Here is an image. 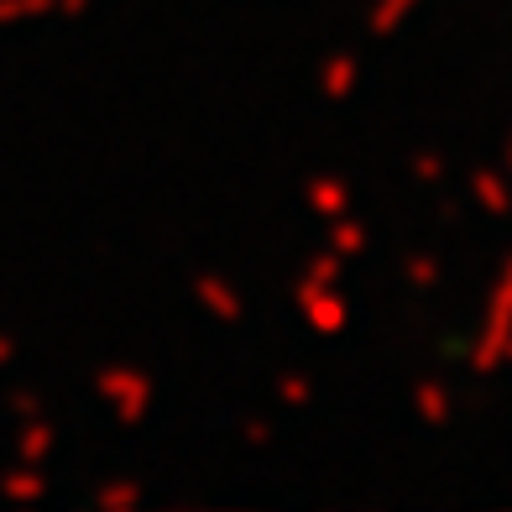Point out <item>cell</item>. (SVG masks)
Instances as JSON below:
<instances>
[{"label": "cell", "instance_id": "cell-1", "mask_svg": "<svg viewBox=\"0 0 512 512\" xmlns=\"http://www.w3.org/2000/svg\"><path fill=\"white\" fill-rule=\"evenodd\" d=\"M100 387L110 392L115 403H121V418H126V424L147 408V377H136V371H121V366H115V371H100Z\"/></svg>", "mask_w": 512, "mask_h": 512}, {"label": "cell", "instance_id": "cell-6", "mask_svg": "<svg viewBox=\"0 0 512 512\" xmlns=\"http://www.w3.org/2000/svg\"><path fill=\"white\" fill-rule=\"evenodd\" d=\"M95 502H105V507H121V502H136V486H105V492H100Z\"/></svg>", "mask_w": 512, "mask_h": 512}, {"label": "cell", "instance_id": "cell-8", "mask_svg": "<svg viewBox=\"0 0 512 512\" xmlns=\"http://www.w3.org/2000/svg\"><path fill=\"white\" fill-rule=\"evenodd\" d=\"M11 351H16V345H11V340H0V361H11Z\"/></svg>", "mask_w": 512, "mask_h": 512}, {"label": "cell", "instance_id": "cell-3", "mask_svg": "<svg viewBox=\"0 0 512 512\" xmlns=\"http://www.w3.org/2000/svg\"><path fill=\"white\" fill-rule=\"evenodd\" d=\"M37 492H42L37 476H11V481H6V497H37Z\"/></svg>", "mask_w": 512, "mask_h": 512}, {"label": "cell", "instance_id": "cell-4", "mask_svg": "<svg viewBox=\"0 0 512 512\" xmlns=\"http://www.w3.org/2000/svg\"><path fill=\"white\" fill-rule=\"evenodd\" d=\"M32 6H48V0H0V21H11V16H32Z\"/></svg>", "mask_w": 512, "mask_h": 512}, {"label": "cell", "instance_id": "cell-5", "mask_svg": "<svg viewBox=\"0 0 512 512\" xmlns=\"http://www.w3.org/2000/svg\"><path fill=\"white\" fill-rule=\"evenodd\" d=\"M42 450H48V429H42V424H32V434H27V445H21V455H27V460H37Z\"/></svg>", "mask_w": 512, "mask_h": 512}, {"label": "cell", "instance_id": "cell-2", "mask_svg": "<svg viewBox=\"0 0 512 512\" xmlns=\"http://www.w3.org/2000/svg\"><path fill=\"white\" fill-rule=\"evenodd\" d=\"M199 298L209 304V314H220V319H241V304H236V293L220 288L215 277H199Z\"/></svg>", "mask_w": 512, "mask_h": 512}, {"label": "cell", "instance_id": "cell-7", "mask_svg": "<svg viewBox=\"0 0 512 512\" xmlns=\"http://www.w3.org/2000/svg\"><path fill=\"white\" fill-rule=\"evenodd\" d=\"M283 398H288V403H304V382L288 377V382H283Z\"/></svg>", "mask_w": 512, "mask_h": 512}]
</instances>
